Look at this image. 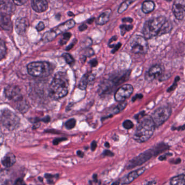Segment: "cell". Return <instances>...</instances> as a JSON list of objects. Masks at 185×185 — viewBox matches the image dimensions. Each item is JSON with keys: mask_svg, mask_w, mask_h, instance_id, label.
Wrapping results in <instances>:
<instances>
[{"mask_svg": "<svg viewBox=\"0 0 185 185\" xmlns=\"http://www.w3.org/2000/svg\"><path fill=\"white\" fill-rule=\"evenodd\" d=\"M172 29V24L164 17H153L144 23L143 28V34L146 39L167 34Z\"/></svg>", "mask_w": 185, "mask_h": 185, "instance_id": "obj_1", "label": "cell"}, {"mask_svg": "<svg viewBox=\"0 0 185 185\" xmlns=\"http://www.w3.org/2000/svg\"><path fill=\"white\" fill-rule=\"evenodd\" d=\"M69 86V81L66 73H56L49 87L50 97L56 100L64 97L68 94Z\"/></svg>", "mask_w": 185, "mask_h": 185, "instance_id": "obj_2", "label": "cell"}, {"mask_svg": "<svg viewBox=\"0 0 185 185\" xmlns=\"http://www.w3.org/2000/svg\"><path fill=\"white\" fill-rule=\"evenodd\" d=\"M155 127V124L151 117H145L138 125L133 135V139L138 143L146 142L153 135Z\"/></svg>", "mask_w": 185, "mask_h": 185, "instance_id": "obj_3", "label": "cell"}, {"mask_svg": "<svg viewBox=\"0 0 185 185\" xmlns=\"http://www.w3.org/2000/svg\"><path fill=\"white\" fill-rule=\"evenodd\" d=\"M27 71L35 77H46L52 72L51 65L46 61L33 62L27 65Z\"/></svg>", "mask_w": 185, "mask_h": 185, "instance_id": "obj_4", "label": "cell"}, {"mask_svg": "<svg viewBox=\"0 0 185 185\" xmlns=\"http://www.w3.org/2000/svg\"><path fill=\"white\" fill-rule=\"evenodd\" d=\"M1 122L6 129L13 131L19 127L20 120L14 112L7 109H4L1 111Z\"/></svg>", "mask_w": 185, "mask_h": 185, "instance_id": "obj_5", "label": "cell"}, {"mask_svg": "<svg viewBox=\"0 0 185 185\" xmlns=\"http://www.w3.org/2000/svg\"><path fill=\"white\" fill-rule=\"evenodd\" d=\"M76 23L73 20H69L63 23L59 26L53 28L52 30L45 33L43 36V39L46 41H52L54 39L56 36L59 35L63 33H64L67 30H69L73 28L75 26Z\"/></svg>", "mask_w": 185, "mask_h": 185, "instance_id": "obj_6", "label": "cell"}, {"mask_svg": "<svg viewBox=\"0 0 185 185\" xmlns=\"http://www.w3.org/2000/svg\"><path fill=\"white\" fill-rule=\"evenodd\" d=\"M130 46L131 52L135 54H145L148 50V44L146 39L139 35H135L131 38Z\"/></svg>", "mask_w": 185, "mask_h": 185, "instance_id": "obj_7", "label": "cell"}, {"mask_svg": "<svg viewBox=\"0 0 185 185\" xmlns=\"http://www.w3.org/2000/svg\"><path fill=\"white\" fill-rule=\"evenodd\" d=\"M172 113V109L169 107H162L157 109L151 115V118L157 127L168 120Z\"/></svg>", "mask_w": 185, "mask_h": 185, "instance_id": "obj_8", "label": "cell"}, {"mask_svg": "<svg viewBox=\"0 0 185 185\" xmlns=\"http://www.w3.org/2000/svg\"><path fill=\"white\" fill-rule=\"evenodd\" d=\"M154 155L152 149H148L147 151H144L138 156L134 157L133 159L130 161L128 166L127 169H130L132 168H135L137 166H140L142 164L146 162L149 160L151 159V157Z\"/></svg>", "mask_w": 185, "mask_h": 185, "instance_id": "obj_9", "label": "cell"}, {"mask_svg": "<svg viewBox=\"0 0 185 185\" xmlns=\"http://www.w3.org/2000/svg\"><path fill=\"white\" fill-rule=\"evenodd\" d=\"M133 91V88L132 85L130 84L124 85L117 90L115 95V98L117 102H124L125 100L130 97Z\"/></svg>", "mask_w": 185, "mask_h": 185, "instance_id": "obj_10", "label": "cell"}, {"mask_svg": "<svg viewBox=\"0 0 185 185\" xmlns=\"http://www.w3.org/2000/svg\"><path fill=\"white\" fill-rule=\"evenodd\" d=\"M4 94L9 100H13L16 104L24 100L20 89L17 86H9L7 87L4 90Z\"/></svg>", "mask_w": 185, "mask_h": 185, "instance_id": "obj_11", "label": "cell"}, {"mask_svg": "<svg viewBox=\"0 0 185 185\" xmlns=\"http://www.w3.org/2000/svg\"><path fill=\"white\" fill-rule=\"evenodd\" d=\"M172 11L179 20H185V0L175 1L173 4Z\"/></svg>", "mask_w": 185, "mask_h": 185, "instance_id": "obj_12", "label": "cell"}, {"mask_svg": "<svg viewBox=\"0 0 185 185\" xmlns=\"http://www.w3.org/2000/svg\"><path fill=\"white\" fill-rule=\"evenodd\" d=\"M163 74V68L159 65L151 66L146 74V78L148 81H151L160 77Z\"/></svg>", "mask_w": 185, "mask_h": 185, "instance_id": "obj_13", "label": "cell"}, {"mask_svg": "<svg viewBox=\"0 0 185 185\" xmlns=\"http://www.w3.org/2000/svg\"><path fill=\"white\" fill-rule=\"evenodd\" d=\"M145 171H146V168L142 167L130 173L127 176L124 177L122 179V184L127 185V184H130L134 180L137 179L138 177L142 175V174L145 172Z\"/></svg>", "mask_w": 185, "mask_h": 185, "instance_id": "obj_14", "label": "cell"}, {"mask_svg": "<svg viewBox=\"0 0 185 185\" xmlns=\"http://www.w3.org/2000/svg\"><path fill=\"white\" fill-rule=\"evenodd\" d=\"M29 27V22L25 17H19L15 22V30L20 35H23Z\"/></svg>", "mask_w": 185, "mask_h": 185, "instance_id": "obj_15", "label": "cell"}, {"mask_svg": "<svg viewBox=\"0 0 185 185\" xmlns=\"http://www.w3.org/2000/svg\"><path fill=\"white\" fill-rule=\"evenodd\" d=\"M13 1H1V14L10 15L13 14L15 9Z\"/></svg>", "mask_w": 185, "mask_h": 185, "instance_id": "obj_16", "label": "cell"}, {"mask_svg": "<svg viewBox=\"0 0 185 185\" xmlns=\"http://www.w3.org/2000/svg\"><path fill=\"white\" fill-rule=\"evenodd\" d=\"M32 7L38 13H42L48 8L47 1L45 0H33L31 2Z\"/></svg>", "mask_w": 185, "mask_h": 185, "instance_id": "obj_17", "label": "cell"}, {"mask_svg": "<svg viewBox=\"0 0 185 185\" xmlns=\"http://www.w3.org/2000/svg\"><path fill=\"white\" fill-rule=\"evenodd\" d=\"M1 26L4 30H12V23L10 15L1 14Z\"/></svg>", "mask_w": 185, "mask_h": 185, "instance_id": "obj_18", "label": "cell"}, {"mask_svg": "<svg viewBox=\"0 0 185 185\" xmlns=\"http://www.w3.org/2000/svg\"><path fill=\"white\" fill-rule=\"evenodd\" d=\"M16 162V157L12 153H8L1 160V163L5 167H10Z\"/></svg>", "mask_w": 185, "mask_h": 185, "instance_id": "obj_19", "label": "cell"}, {"mask_svg": "<svg viewBox=\"0 0 185 185\" xmlns=\"http://www.w3.org/2000/svg\"><path fill=\"white\" fill-rule=\"evenodd\" d=\"M111 13V9H108L105 10L99 16L98 18L97 19V20H96L97 24L99 25H103L104 24L107 23L109 20V17L110 16Z\"/></svg>", "mask_w": 185, "mask_h": 185, "instance_id": "obj_20", "label": "cell"}, {"mask_svg": "<svg viewBox=\"0 0 185 185\" xmlns=\"http://www.w3.org/2000/svg\"><path fill=\"white\" fill-rule=\"evenodd\" d=\"M155 7V3L154 2L151 1H144L142 4V11L145 14H148L153 12L154 10Z\"/></svg>", "mask_w": 185, "mask_h": 185, "instance_id": "obj_21", "label": "cell"}, {"mask_svg": "<svg viewBox=\"0 0 185 185\" xmlns=\"http://www.w3.org/2000/svg\"><path fill=\"white\" fill-rule=\"evenodd\" d=\"M171 185H185V175L180 174L173 177L171 180Z\"/></svg>", "mask_w": 185, "mask_h": 185, "instance_id": "obj_22", "label": "cell"}, {"mask_svg": "<svg viewBox=\"0 0 185 185\" xmlns=\"http://www.w3.org/2000/svg\"><path fill=\"white\" fill-rule=\"evenodd\" d=\"M90 77L89 74L86 73L85 74H84L83 76L82 79L80 82V83L79 84V87L82 90L86 89L87 85L88 84V83L90 80Z\"/></svg>", "mask_w": 185, "mask_h": 185, "instance_id": "obj_23", "label": "cell"}, {"mask_svg": "<svg viewBox=\"0 0 185 185\" xmlns=\"http://www.w3.org/2000/svg\"><path fill=\"white\" fill-rule=\"evenodd\" d=\"M167 148L168 146L163 143L161 144H159L157 146H155V148H154V149H152V151L154 153V155H157L161 153L162 151H165V149H166Z\"/></svg>", "mask_w": 185, "mask_h": 185, "instance_id": "obj_24", "label": "cell"}, {"mask_svg": "<svg viewBox=\"0 0 185 185\" xmlns=\"http://www.w3.org/2000/svg\"><path fill=\"white\" fill-rule=\"evenodd\" d=\"M7 53V48L4 41L1 40L0 43V58L1 60H2L4 58Z\"/></svg>", "mask_w": 185, "mask_h": 185, "instance_id": "obj_25", "label": "cell"}, {"mask_svg": "<svg viewBox=\"0 0 185 185\" xmlns=\"http://www.w3.org/2000/svg\"><path fill=\"white\" fill-rule=\"evenodd\" d=\"M133 2V1H127L123 2L122 4H121L120 7H119V9L118 10V12L120 14L124 12L125 10H127V9L128 8V7H129V5L132 3Z\"/></svg>", "mask_w": 185, "mask_h": 185, "instance_id": "obj_26", "label": "cell"}, {"mask_svg": "<svg viewBox=\"0 0 185 185\" xmlns=\"http://www.w3.org/2000/svg\"><path fill=\"white\" fill-rule=\"evenodd\" d=\"M127 102H125L124 101V102H121V103L118 104L116 108H114V109L113 110V112L115 114L118 113L119 112H120L122 110H123L125 108L127 107Z\"/></svg>", "mask_w": 185, "mask_h": 185, "instance_id": "obj_27", "label": "cell"}, {"mask_svg": "<svg viewBox=\"0 0 185 185\" xmlns=\"http://www.w3.org/2000/svg\"><path fill=\"white\" fill-rule=\"evenodd\" d=\"M76 120L74 118H71L65 123V126L67 129H72L76 126Z\"/></svg>", "mask_w": 185, "mask_h": 185, "instance_id": "obj_28", "label": "cell"}, {"mask_svg": "<svg viewBox=\"0 0 185 185\" xmlns=\"http://www.w3.org/2000/svg\"><path fill=\"white\" fill-rule=\"evenodd\" d=\"M133 28V26L132 25H121L120 26L121 34L122 35H124L127 32L131 30Z\"/></svg>", "mask_w": 185, "mask_h": 185, "instance_id": "obj_29", "label": "cell"}, {"mask_svg": "<svg viewBox=\"0 0 185 185\" xmlns=\"http://www.w3.org/2000/svg\"><path fill=\"white\" fill-rule=\"evenodd\" d=\"M71 34L70 33H65L63 35V38L61 39V41H60L61 45H65V44L67 43L68 42L69 38H71Z\"/></svg>", "mask_w": 185, "mask_h": 185, "instance_id": "obj_30", "label": "cell"}, {"mask_svg": "<svg viewBox=\"0 0 185 185\" xmlns=\"http://www.w3.org/2000/svg\"><path fill=\"white\" fill-rule=\"evenodd\" d=\"M63 58H64L66 62L69 64H72L74 62V59L71 55H70L69 53H64L63 55Z\"/></svg>", "mask_w": 185, "mask_h": 185, "instance_id": "obj_31", "label": "cell"}, {"mask_svg": "<svg viewBox=\"0 0 185 185\" xmlns=\"http://www.w3.org/2000/svg\"><path fill=\"white\" fill-rule=\"evenodd\" d=\"M123 126L126 129H130L133 128V123L130 120H126L123 123Z\"/></svg>", "mask_w": 185, "mask_h": 185, "instance_id": "obj_32", "label": "cell"}, {"mask_svg": "<svg viewBox=\"0 0 185 185\" xmlns=\"http://www.w3.org/2000/svg\"><path fill=\"white\" fill-rule=\"evenodd\" d=\"M180 78L179 77H177L175 78V81L174 82L173 84L167 90V91H168V92L174 90L176 89V87H177V82H178V81L180 80Z\"/></svg>", "mask_w": 185, "mask_h": 185, "instance_id": "obj_33", "label": "cell"}, {"mask_svg": "<svg viewBox=\"0 0 185 185\" xmlns=\"http://www.w3.org/2000/svg\"><path fill=\"white\" fill-rule=\"evenodd\" d=\"M45 177L47 179L48 182L49 184H52V183H53V179L54 177H56V175H53L50 174H46L45 175Z\"/></svg>", "mask_w": 185, "mask_h": 185, "instance_id": "obj_34", "label": "cell"}, {"mask_svg": "<svg viewBox=\"0 0 185 185\" xmlns=\"http://www.w3.org/2000/svg\"><path fill=\"white\" fill-rule=\"evenodd\" d=\"M67 138H57L53 140V144L54 145H58L59 143L61 142H63L65 140H66Z\"/></svg>", "mask_w": 185, "mask_h": 185, "instance_id": "obj_35", "label": "cell"}, {"mask_svg": "<svg viewBox=\"0 0 185 185\" xmlns=\"http://www.w3.org/2000/svg\"><path fill=\"white\" fill-rule=\"evenodd\" d=\"M44 28H45V25H44L43 22L42 21L40 22L36 27V29L39 32L43 30Z\"/></svg>", "mask_w": 185, "mask_h": 185, "instance_id": "obj_36", "label": "cell"}, {"mask_svg": "<svg viewBox=\"0 0 185 185\" xmlns=\"http://www.w3.org/2000/svg\"><path fill=\"white\" fill-rule=\"evenodd\" d=\"M94 54V52L91 48H87L85 51V55L87 56H92Z\"/></svg>", "mask_w": 185, "mask_h": 185, "instance_id": "obj_37", "label": "cell"}, {"mask_svg": "<svg viewBox=\"0 0 185 185\" xmlns=\"http://www.w3.org/2000/svg\"><path fill=\"white\" fill-rule=\"evenodd\" d=\"M13 185H26V184L25 181L23 180V179H22L21 178H19L15 181Z\"/></svg>", "mask_w": 185, "mask_h": 185, "instance_id": "obj_38", "label": "cell"}, {"mask_svg": "<svg viewBox=\"0 0 185 185\" xmlns=\"http://www.w3.org/2000/svg\"><path fill=\"white\" fill-rule=\"evenodd\" d=\"M103 155L104 156H113L114 154L111 151H109V150H105V151H104V152L103 153Z\"/></svg>", "mask_w": 185, "mask_h": 185, "instance_id": "obj_39", "label": "cell"}, {"mask_svg": "<svg viewBox=\"0 0 185 185\" xmlns=\"http://www.w3.org/2000/svg\"><path fill=\"white\" fill-rule=\"evenodd\" d=\"M171 155H172V154H171V153L165 154H164V155H161V156H160L159 159L160 161H164V160H166L167 159V157L169 156H171Z\"/></svg>", "mask_w": 185, "mask_h": 185, "instance_id": "obj_40", "label": "cell"}, {"mask_svg": "<svg viewBox=\"0 0 185 185\" xmlns=\"http://www.w3.org/2000/svg\"><path fill=\"white\" fill-rule=\"evenodd\" d=\"M27 1H25V0H22V1H13V2L14 3V4H17L18 6H21L23 4H25V3H26Z\"/></svg>", "mask_w": 185, "mask_h": 185, "instance_id": "obj_41", "label": "cell"}, {"mask_svg": "<svg viewBox=\"0 0 185 185\" xmlns=\"http://www.w3.org/2000/svg\"><path fill=\"white\" fill-rule=\"evenodd\" d=\"M121 43H117V45H116L115 46V47H114L113 50L112 51V53H115V52H116L117 51H118L120 49V48L121 47Z\"/></svg>", "mask_w": 185, "mask_h": 185, "instance_id": "obj_42", "label": "cell"}, {"mask_svg": "<svg viewBox=\"0 0 185 185\" xmlns=\"http://www.w3.org/2000/svg\"><path fill=\"white\" fill-rule=\"evenodd\" d=\"M96 148H97V142H96L95 141H94L91 143V149L92 151H95Z\"/></svg>", "mask_w": 185, "mask_h": 185, "instance_id": "obj_43", "label": "cell"}, {"mask_svg": "<svg viewBox=\"0 0 185 185\" xmlns=\"http://www.w3.org/2000/svg\"><path fill=\"white\" fill-rule=\"evenodd\" d=\"M143 98V95L141 94H138V95H135L133 99H132V101L135 102L136 100H137L138 99H141Z\"/></svg>", "mask_w": 185, "mask_h": 185, "instance_id": "obj_44", "label": "cell"}, {"mask_svg": "<svg viewBox=\"0 0 185 185\" xmlns=\"http://www.w3.org/2000/svg\"><path fill=\"white\" fill-rule=\"evenodd\" d=\"M90 64L91 66L92 67H95L96 66L97 64H98V61L96 60V59H93L92 61H90Z\"/></svg>", "mask_w": 185, "mask_h": 185, "instance_id": "obj_45", "label": "cell"}, {"mask_svg": "<svg viewBox=\"0 0 185 185\" xmlns=\"http://www.w3.org/2000/svg\"><path fill=\"white\" fill-rule=\"evenodd\" d=\"M50 120H51V118H50V116H46L45 117L43 118L40 120V121H43L45 123H48V122H49L50 121Z\"/></svg>", "mask_w": 185, "mask_h": 185, "instance_id": "obj_46", "label": "cell"}, {"mask_svg": "<svg viewBox=\"0 0 185 185\" xmlns=\"http://www.w3.org/2000/svg\"><path fill=\"white\" fill-rule=\"evenodd\" d=\"M144 116V112L143 111V112H140L139 114H138L137 115H136L135 118H136V120H138L139 119L141 118H142V117H143Z\"/></svg>", "mask_w": 185, "mask_h": 185, "instance_id": "obj_47", "label": "cell"}, {"mask_svg": "<svg viewBox=\"0 0 185 185\" xmlns=\"http://www.w3.org/2000/svg\"><path fill=\"white\" fill-rule=\"evenodd\" d=\"M87 28V26L85 24H83L82 25L79 26V30L80 31H84V30H86Z\"/></svg>", "mask_w": 185, "mask_h": 185, "instance_id": "obj_48", "label": "cell"}, {"mask_svg": "<svg viewBox=\"0 0 185 185\" xmlns=\"http://www.w3.org/2000/svg\"><path fill=\"white\" fill-rule=\"evenodd\" d=\"M122 21L123 22H132L133 19L130 17H125L122 19Z\"/></svg>", "mask_w": 185, "mask_h": 185, "instance_id": "obj_49", "label": "cell"}, {"mask_svg": "<svg viewBox=\"0 0 185 185\" xmlns=\"http://www.w3.org/2000/svg\"><path fill=\"white\" fill-rule=\"evenodd\" d=\"M76 41H77V40H76L75 41H73V42L70 44V45H69V46H68L66 48V51H69V50H71L72 48L73 47V46L74 45L75 43H76Z\"/></svg>", "mask_w": 185, "mask_h": 185, "instance_id": "obj_50", "label": "cell"}, {"mask_svg": "<svg viewBox=\"0 0 185 185\" xmlns=\"http://www.w3.org/2000/svg\"><path fill=\"white\" fill-rule=\"evenodd\" d=\"M77 154L78 156H79L80 157H83L84 156V153L82 152V151H78L77 152Z\"/></svg>", "mask_w": 185, "mask_h": 185, "instance_id": "obj_51", "label": "cell"}, {"mask_svg": "<svg viewBox=\"0 0 185 185\" xmlns=\"http://www.w3.org/2000/svg\"><path fill=\"white\" fill-rule=\"evenodd\" d=\"M117 40V37L116 36H113V37H112L111 39L110 40V41H109V45H110V44H111V43H112V41H116Z\"/></svg>", "mask_w": 185, "mask_h": 185, "instance_id": "obj_52", "label": "cell"}, {"mask_svg": "<svg viewBox=\"0 0 185 185\" xmlns=\"http://www.w3.org/2000/svg\"><path fill=\"white\" fill-rule=\"evenodd\" d=\"M175 129H177V130H185V125H183V126H182L181 127H179V128H175Z\"/></svg>", "mask_w": 185, "mask_h": 185, "instance_id": "obj_53", "label": "cell"}, {"mask_svg": "<svg viewBox=\"0 0 185 185\" xmlns=\"http://www.w3.org/2000/svg\"><path fill=\"white\" fill-rule=\"evenodd\" d=\"M93 179H94V181L95 182H97L98 181V179H97V175H96V174H94V176H93Z\"/></svg>", "mask_w": 185, "mask_h": 185, "instance_id": "obj_54", "label": "cell"}, {"mask_svg": "<svg viewBox=\"0 0 185 185\" xmlns=\"http://www.w3.org/2000/svg\"><path fill=\"white\" fill-rule=\"evenodd\" d=\"M105 146H106V147H107V148H109V147H110V144H109V143H108V142H106V143H105Z\"/></svg>", "mask_w": 185, "mask_h": 185, "instance_id": "obj_55", "label": "cell"}, {"mask_svg": "<svg viewBox=\"0 0 185 185\" xmlns=\"http://www.w3.org/2000/svg\"><path fill=\"white\" fill-rule=\"evenodd\" d=\"M94 20V18H93V19H90L89 20H88V21H87V22H88V23H92V22Z\"/></svg>", "mask_w": 185, "mask_h": 185, "instance_id": "obj_56", "label": "cell"}, {"mask_svg": "<svg viewBox=\"0 0 185 185\" xmlns=\"http://www.w3.org/2000/svg\"><path fill=\"white\" fill-rule=\"evenodd\" d=\"M68 15H69V16H70V17L74 15V14H73V13H72V12H69V13H68Z\"/></svg>", "mask_w": 185, "mask_h": 185, "instance_id": "obj_57", "label": "cell"}, {"mask_svg": "<svg viewBox=\"0 0 185 185\" xmlns=\"http://www.w3.org/2000/svg\"><path fill=\"white\" fill-rule=\"evenodd\" d=\"M111 185H119V182H115L113 183Z\"/></svg>", "mask_w": 185, "mask_h": 185, "instance_id": "obj_58", "label": "cell"}]
</instances>
